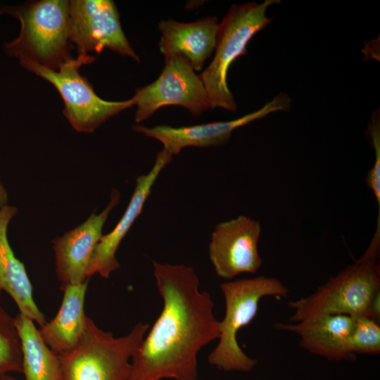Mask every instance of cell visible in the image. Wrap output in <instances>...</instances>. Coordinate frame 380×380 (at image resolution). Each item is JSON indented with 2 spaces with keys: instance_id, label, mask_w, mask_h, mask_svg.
Wrapping results in <instances>:
<instances>
[{
  "instance_id": "cell-1",
  "label": "cell",
  "mask_w": 380,
  "mask_h": 380,
  "mask_svg": "<svg viewBox=\"0 0 380 380\" xmlns=\"http://www.w3.org/2000/svg\"><path fill=\"white\" fill-rule=\"evenodd\" d=\"M162 311L131 358L126 380H198L197 355L219 338L210 295L191 266L153 261Z\"/></svg>"
},
{
  "instance_id": "cell-2",
  "label": "cell",
  "mask_w": 380,
  "mask_h": 380,
  "mask_svg": "<svg viewBox=\"0 0 380 380\" xmlns=\"http://www.w3.org/2000/svg\"><path fill=\"white\" fill-rule=\"evenodd\" d=\"M380 234L374 236L363 255L311 295L289 302L294 310L290 322L296 323L328 315L372 318L373 300L380 292Z\"/></svg>"
},
{
  "instance_id": "cell-3",
  "label": "cell",
  "mask_w": 380,
  "mask_h": 380,
  "mask_svg": "<svg viewBox=\"0 0 380 380\" xmlns=\"http://www.w3.org/2000/svg\"><path fill=\"white\" fill-rule=\"evenodd\" d=\"M2 10L20 23L18 36L4 44L8 56L19 63L30 61L53 70L73 58L69 1L40 0Z\"/></svg>"
},
{
  "instance_id": "cell-4",
  "label": "cell",
  "mask_w": 380,
  "mask_h": 380,
  "mask_svg": "<svg viewBox=\"0 0 380 380\" xmlns=\"http://www.w3.org/2000/svg\"><path fill=\"white\" fill-rule=\"evenodd\" d=\"M149 328L139 322L125 336L99 328L87 317L77 345L58 355L59 380H126L131 372V358Z\"/></svg>"
},
{
  "instance_id": "cell-5",
  "label": "cell",
  "mask_w": 380,
  "mask_h": 380,
  "mask_svg": "<svg viewBox=\"0 0 380 380\" xmlns=\"http://www.w3.org/2000/svg\"><path fill=\"white\" fill-rule=\"evenodd\" d=\"M279 0L233 4L218 25L213 61L199 75L208 94L211 108L234 112L237 105L227 84L231 65L247 53L251 39L272 21L267 8Z\"/></svg>"
},
{
  "instance_id": "cell-6",
  "label": "cell",
  "mask_w": 380,
  "mask_h": 380,
  "mask_svg": "<svg viewBox=\"0 0 380 380\" xmlns=\"http://www.w3.org/2000/svg\"><path fill=\"white\" fill-rule=\"evenodd\" d=\"M220 288L225 300V314L220 321L219 342L210 353L208 362L224 372H251L258 361L242 350L237 334L253 321L262 298H286L289 290L278 279L265 276L225 281Z\"/></svg>"
},
{
  "instance_id": "cell-7",
  "label": "cell",
  "mask_w": 380,
  "mask_h": 380,
  "mask_svg": "<svg viewBox=\"0 0 380 380\" xmlns=\"http://www.w3.org/2000/svg\"><path fill=\"white\" fill-rule=\"evenodd\" d=\"M95 59L91 55H77L57 70L30 61L20 64L55 87L64 103L63 114L75 130L91 133L110 118L134 106L132 98L110 101L96 95L88 80L79 72L82 65Z\"/></svg>"
},
{
  "instance_id": "cell-8",
  "label": "cell",
  "mask_w": 380,
  "mask_h": 380,
  "mask_svg": "<svg viewBox=\"0 0 380 380\" xmlns=\"http://www.w3.org/2000/svg\"><path fill=\"white\" fill-rule=\"evenodd\" d=\"M132 99L137 106V122L146 120L165 106H181L194 116L211 108L201 79L190 63L181 56L165 58V66L158 77L150 84L137 89Z\"/></svg>"
},
{
  "instance_id": "cell-9",
  "label": "cell",
  "mask_w": 380,
  "mask_h": 380,
  "mask_svg": "<svg viewBox=\"0 0 380 380\" xmlns=\"http://www.w3.org/2000/svg\"><path fill=\"white\" fill-rule=\"evenodd\" d=\"M69 37L78 55L100 53L108 49L139 62L111 0L69 1Z\"/></svg>"
},
{
  "instance_id": "cell-10",
  "label": "cell",
  "mask_w": 380,
  "mask_h": 380,
  "mask_svg": "<svg viewBox=\"0 0 380 380\" xmlns=\"http://www.w3.org/2000/svg\"><path fill=\"white\" fill-rule=\"evenodd\" d=\"M260 234V223L245 215L217 224L208 246L216 274L230 280L240 274L256 273L262 265L258 248Z\"/></svg>"
},
{
  "instance_id": "cell-11",
  "label": "cell",
  "mask_w": 380,
  "mask_h": 380,
  "mask_svg": "<svg viewBox=\"0 0 380 380\" xmlns=\"http://www.w3.org/2000/svg\"><path fill=\"white\" fill-rule=\"evenodd\" d=\"M291 99L285 93H279L259 110L229 121L208 122L192 126L174 127L158 125L148 127L133 126L135 132L159 141L170 155L175 156L186 147H209L225 145L234 130L277 111H287Z\"/></svg>"
},
{
  "instance_id": "cell-12",
  "label": "cell",
  "mask_w": 380,
  "mask_h": 380,
  "mask_svg": "<svg viewBox=\"0 0 380 380\" xmlns=\"http://www.w3.org/2000/svg\"><path fill=\"white\" fill-rule=\"evenodd\" d=\"M120 198V193L113 189L110 201L101 212L92 213L82 224L53 240L56 275L63 286L88 280L91 258L103 235L104 224Z\"/></svg>"
},
{
  "instance_id": "cell-13",
  "label": "cell",
  "mask_w": 380,
  "mask_h": 380,
  "mask_svg": "<svg viewBox=\"0 0 380 380\" xmlns=\"http://www.w3.org/2000/svg\"><path fill=\"white\" fill-rule=\"evenodd\" d=\"M172 158L171 155L162 149L157 154L151 170L137 178L134 191L123 215L115 227L102 236L92 254L87 272L88 278L97 274L107 279L113 272L119 269L120 264L115 255L118 248L140 215L157 178Z\"/></svg>"
},
{
  "instance_id": "cell-14",
  "label": "cell",
  "mask_w": 380,
  "mask_h": 380,
  "mask_svg": "<svg viewBox=\"0 0 380 380\" xmlns=\"http://www.w3.org/2000/svg\"><path fill=\"white\" fill-rule=\"evenodd\" d=\"M355 318L343 315L324 316L292 324L277 323L275 328L297 334L300 346L329 360H342L353 355L351 336Z\"/></svg>"
},
{
  "instance_id": "cell-15",
  "label": "cell",
  "mask_w": 380,
  "mask_h": 380,
  "mask_svg": "<svg viewBox=\"0 0 380 380\" xmlns=\"http://www.w3.org/2000/svg\"><path fill=\"white\" fill-rule=\"evenodd\" d=\"M218 25L215 16L191 23L162 20L158 25L161 33L160 51L165 58L183 56L194 71H201L204 62L215 50Z\"/></svg>"
},
{
  "instance_id": "cell-16",
  "label": "cell",
  "mask_w": 380,
  "mask_h": 380,
  "mask_svg": "<svg viewBox=\"0 0 380 380\" xmlns=\"http://www.w3.org/2000/svg\"><path fill=\"white\" fill-rule=\"evenodd\" d=\"M18 210L6 205L0 208V289L15 301L20 313L37 322H46L34 300L32 286L23 262L15 255L8 238V226Z\"/></svg>"
},
{
  "instance_id": "cell-17",
  "label": "cell",
  "mask_w": 380,
  "mask_h": 380,
  "mask_svg": "<svg viewBox=\"0 0 380 380\" xmlns=\"http://www.w3.org/2000/svg\"><path fill=\"white\" fill-rule=\"evenodd\" d=\"M88 280L64 286L61 307L56 316L39 327V334L48 347L61 355L72 350L84 334L87 316L84 300Z\"/></svg>"
},
{
  "instance_id": "cell-18",
  "label": "cell",
  "mask_w": 380,
  "mask_h": 380,
  "mask_svg": "<svg viewBox=\"0 0 380 380\" xmlns=\"http://www.w3.org/2000/svg\"><path fill=\"white\" fill-rule=\"evenodd\" d=\"M22 348L25 380H59V361L44 343L34 322L21 313L13 319Z\"/></svg>"
},
{
  "instance_id": "cell-19",
  "label": "cell",
  "mask_w": 380,
  "mask_h": 380,
  "mask_svg": "<svg viewBox=\"0 0 380 380\" xmlns=\"http://www.w3.org/2000/svg\"><path fill=\"white\" fill-rule=\"evenodd\" d=\"M22 372L20 338L13 319L0 306V378Z\"/></svg>"
},
{
  "instance_id": "cell-20",
  "label": "cell",
  "mask_w": 380,
  "mask_h": 380,
  "mask_svg": "<svg viewBox=\"0 0 380 380\" xmlns=\"http://www.w3.org/2000/svg\"><path fill=\"white\" fill-rule=\"evenodd\" d=\"M351 350L353 354L376 355L380 353V327L376 320L367 317L355 318Z\"/></svg>"
},
{
  "instance_id": "cell-21",
  "label": "cell",
  "mask_w": 380,
  "mask_h": 380,
  "mask_svg": "<svg viewBox=\"0 0 380 380\" xmlns=\"http://www.w3.org/2000/svg\"><path fill=\"white\" fill-rule=\"evenodd\" d=\"M372 143L375 160L371 170L368 172L366 182L378 203L380 213V113L379 109L374 111L368 127V132Z\"/></svg>"
},
{
  "instance_id": "cell-22",
  "label": "cell",
  "mask_w": 380,
  "mask_h": 380,
  "mask_svg": "<svg viewBox=\"0 0 380 380\" xmlns=\"http://www.w3.org/2000/svg\"><path fill=\"white\" fill-rule=\"evenodd\" d=\"M8 194L4 186L0 182V208L8 204Z\"/></svg>"
},
{
  "instance_id": "cell-23",
  "label": "cell",
  "mask_w": 380,
  "mask_h": 380,
  "mask_svg": "<svg viewBox=\"0 0 380 380\" xmlns=\"http://www.w3.org/2000/svg\"><path fill=\"white\" fill-rule=\"evenodd\" d=\"M0 380H16V379L9 375H7V376L0 378Z\"/></svg>"
},
{
  "instance_id": "cell-24",
  "label": "cell",
  "mask_w": 380,
  "mask_h": 380,
  "mask_svg": "<svg viewBox=\"0 0 380 380\" xmlns=\"http://www.w3.org/2000/svg\"><path fill=\"white\" fill-rule=\"evenodd\" d=\"M2 13H3V10L0 9V15L2 14Z\"/></svg>"
},
{
  "instance_id": "cell-25",
  "label": "cell",
  "mask_w": 380,
  "mask_h": 380,
  "mask_svg": "<svg viewBox=\"0 0 380 380\" xmlns=\"http://www.w3.org/2000/svg\"><path fill=\"white\" fill-rule=\"evenodd\" d=\"M1 290L0 289V293H1Z\"/></svg>"
}]
</instances>
